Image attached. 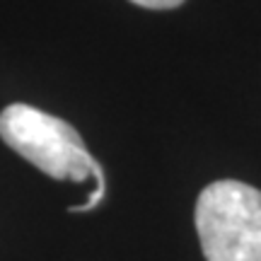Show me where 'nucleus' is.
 Listing matches in <instances>:
<instances>
[{"instance_id":"obj_1","label":"nucleus","mask_w":261,"mask_h":261,"mask_svg":"<svg viewBox=\"0 0 261 261\" xmlns=\"http://www.w3.org/2000/svg\"><path fill=\"white\" fill-rule=\"evenodd\" d=\"M0 138L8 148H12L51 179H94V194L87 196L85 203L70 205V213L94 211L107 194L102 165L90 155L80 133L54 114H46L29 104H10L0 112Z\"/></svg>"},{"instance_id":"obj_2","label":"nucleus","mask_w":261,"mask_h":261,"mask_svg":"<svg viewBox=\"0 0 261 261\" xmlns=\"http://www.w3.org/2000/svg\"><path fill=\"white\" fill-rule=\"evenodd\" d=\"M196 232L205 261H261V191L237 179L203 187Z\"/></svg>"},{"instance_id":"obj_3","label":"nucleus","mask_w":261,"mask_h":261,"mask_svg":"<svg viewBox=\"0 0 261 261\" xmlns=\"http://www.w3.org/2000/svg\"><path fill=\"white\" fill-rule=\"evenodd\" d=\"M130 3H136V5L148 10H172V8H179L184 0H130Z\"/></svg>"}]
</instances>
